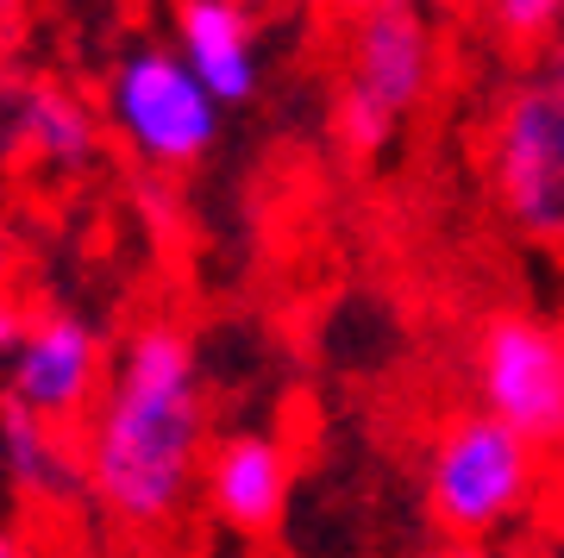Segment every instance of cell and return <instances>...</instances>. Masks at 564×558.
I'll return each mask as SVG.
<instances>
[{
  "instance_id": "1",
  "label": "cell",
  "mask_w": 564,
  "mask_h": 558,
  "mask_svg": "<svg viewBox=\"0 0 564 558\" xmlns=\"http://www.w3.org/2000/svg\"><path fill=\"white\" fill-rule=\"evenodd\" d=\"M207 389L202 352L176 320H144L120 358L107 364V383L82 439V483L113 527L158 534L182 515L207 464Z\"/></svg>"
},
{
  "instance_id": "2",
  "label": "cell",
  "mask_w": 564,
  "mask_h": 558,
  "mask_svg": "<svg viewBox=\"0 0 564 558\" xmlns=\"http://www.w3.org/2000/svg\"><path fill=\"white\" fill-rule=\"evenodd\" d=\"M433 20L426 0H389L345 39V76L333 95V139L351 158H383L433 88Z\"/></svg>"
},
{
  "instance_id": "3",
  "label": "cell",
  "mask_w": 564,
  "mask_h": 558,
  "mask_svg": "<svg viewBox=\"0 0 564 558\" xmlns=\"http://www.w3.org/2000/svg\"><path fill=\"white\" fill-rule=\"evenodd\" d=\"M540 496V446L508 420L470 408L445 420L426 452V515L452 539H496Z\"/></svg>"
},
{
  "instance_id": "4",
  "label": "cell",
  "mask_w": 564,
  "mask_h": 558,
  "mask_svg": "<svg viewBox=\"0 0 564 558\" xmlns=\"http://www.w3.org/2000/svg\"><path fill=\"white\" fill-rule=\"evenodd\" d=\"M489 195L521 239H564V57L533 63L496 107Z\"/></svg>"
},
{
  "instance_id": "5",
  "label": "cell",
  "mask_w": 564,
  "mask_h": 558,
  "mask_svg": "<svg viewBox=\"0 0 564 558\" xmlns=\"http://www.w3.org/2000/svg\"><path fill=\"white\" fill-rule=\"evenodd\" d=\"M220 114L176 44H132L107 76V126L151 170H195L220 139Z\"/></svg>"
},
{
  "instance_id": "6",
  "label": "cell",
  "mask_w": 564,
  "mask_h": 558,
  "mask_svg": "<svg viewBox=\"0 0 564 558\" xmlns=\"http://www.w3.org/2000/svg\"><path fill=\"white\" fill-rule=\"evenodd\" d=\"M477 408L533 446H564V326L527 308H496L470 340Z\"/></svg>"
},
{
  "instance_id": "7",
  "label": "cell",
  "mask_w": 564,
  "mask_h": 558,
  "mask_svg": "<svg viewBox=\"0 0 564 558\" xmlns=\"http://www.w3.org/2000/svg\"><path fill=\"white\" fill-rule=\"evenodd\" d=\"M0 401H13L25 415L39 420H76L82 408H95L107 383V352H101V333H95V320L69 314H39L32 320V333L13 358L0 364Z\"/></svg>"
},
{
  "instance_id": "8",
  "label": "cell",
  "mask_w": 564,
  "mask_h": 558,
  "mask_svg": "<svg viewBox=\"0 0 564 558\" xmlns=\"http://www.w3.org/2000/svg\"><path fill=\"white\" fill-rule=\"evenodd\" d=\"M202 496L220 527L232 534H270L289 508V452L276 433H226L202 464Z\"/></svg>"
},
{
  "instance_id": "9",
  "label": "cell",
  "mask_w": 564,
  "mask_h": 558,
  "mask_svg": "<svg viewBox=\"0 0 564 558\" xmlns=\"http://www.w3.org/2000/svg\"><path fill=\"white\" fill-rule=\"evenodd\" d=\"M176 51L220 107H245L263 82L251 7L239 0H176Z\"/></svg>"
},
{
  "instance_id": "10",
  "label": "cell",
  "mask_w": 564,
  "mask_h": 558,
  "mask_svg": "<svg viewBox=\"0 0 564 558\" xmlns=\"http://www.w3.org/2000/svg\"><path fill=\"white\" fill-rule=\"evenodd\" d=\"M13 139L51 170H82L101 151V114L63 82H32L13 95Z\"/></svg>"
},
{
  "instance_id": "11",
  "label": "cell",
  "mask_w": 564,
  "mask_h": 558,
  "mask_svg": "<svg viewBox=\"0 0 564 558\" xmlns=\"http://www.w3.org/2000/svg\"><path fill=\"white\" fill-rule=\"evenodd\" d=\"M0 459H7V477L20 483L25 496H69V490H88L82 483V452L69 459L57 446V427L39 415H25L13 401H0Z\"/></svg>"
},
{
  "instance_id": "12",
  "label": "cell",
  "mask_w": 564,
  "mask_h": 558,
  "mask_svg": "<svg viewBox=\"0 0 564 558\" xmlns=\"http://www.w3.org/2000/svg\"><path fill=\"white\" fill-rule=\"evenodd\" d=\"M489 25H496V39H508L514 51H540V44L564 25V0H489Z\"/></svg>"
},
{
  "instance_id": "13",
  "label": "cell",
  "mask_w": 564,
  "mask_h": 558,
  "mask_svg": "<svg viewBox=\"0 0 564 558\" xmlns=\"http://www.w3.org/2000/svg\"><path fill=\"white\" fill-rule=\"evenodd\" d=\"M32 320H39V314H25L20 301H13L7 289H0V364H7V358H13V352L25 345V333H32Z\"/></svg>"
},
{
  "instance_id": "14",
  "label": "cell",
  "mask_w": 564,
  "mask_h": 558,
  "mask_svg": "<svg viewBox=\"0 0 564 558\" xmlns=\"http://www.w3.org/2000/svg\"><path fill=\"white\" fill-rule=\"evenodd\" d=\"M433 558H514V552L496 546V539H452V546H440Z\"/></svg>"
},
{
  "instance_id": "15",
  "label": "cell",
  "mask_w": 564,
  "mask_h": 558,
  "mask_svg": "<svg viewBox=\"0 0 564 558\" xmlns=\"http://www.w3.org/2000/svg\"><path fill=\"white\" fill-rule=\"evenodd\" d=\"M326 7V20H339V25H358V20H370L377 7H389V0H321Z\"/></svg>"
},
{
  "instance_id": "16",
  "label": "cell",
  "mask_w": 564,
  "mask_h": 558,
  "mask_svg": "<svg viewBox=\"0 0 564 558\" xmlns=\"http://www.w3.org/2000/svg\"><path fill=\"white\" fill-rule=\"evenodd\" d=\"M0 558H20V546H13L7 534H0Z\"/></svg>"
},
{
  "instance_id": "17",
  "label": "cell",
  "mask_w": 564,
  "mask_h": 558,
  "mask_svg": "<svg viewBox=\"0 0 564 558\" xmlns=\"http://www.w3.org/2000/svg\"><path fill=\"white\" fill-rule=\"evenodd\" d=\"M239 7H251V13H263V7H276V0H239Z\"/></svg>"
},
{
  "instance_id": "18",
  "label": "cell",
  "mask_w": 564,
  "mask_h": 558,
  "mask_svg": "<svg viewBox=\"0 0 564 558\" xmlns=\"http://www.w3.org/2000/svg\"><path fill=\"white\" fill-rule=\"evenodd\" d=\"M0 282H7V245H0Z\"/></svg>"
},
{
  "instance_id": "19",
  "label": "cell",
  "mask_w": 564,
  "mask_h": 558,
  "mask_svg": "<svg viewBox=\"0 0 564 558\" xmlns=\"http://www.w3.org/2000/svg\"><path fill=\"white\" fill-rule=\"evenodd\" d=\"M433 7H458V0H433Z\"/></svg>"
},
{
  "instance_id": "20",
  "label": "cell",
  "mask_w": 564,
  "mask_h": 558,
  "mask_svg": "<svg viewBox=\"0 0 564 558\" xmlns=\"http://www.w3.org/2000/svg\"><path fill=\"white\" fill-rule=\"evenodd\" d=\"M0 7H13V0H0Z\"/></svg>"
}]
</instances>
